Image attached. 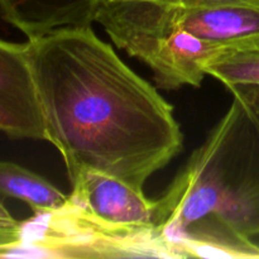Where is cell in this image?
I'll use <instances>...</instances> for the list:
<instances>
[{
  "label": "cell",
  "mask_w": 259,
  "mask_h": 259,
  "mask_svg": "<svg viewBox=\"0 0 259 259\" xmlns=\"http://www.w3.org/2000/svg\"><path fill=\"white\" fill-rule=\"evenodd\" d=\"M46 128L70 182L85 169L143 190L182 149L174 108L96 35L66 27L27 40Z\"/></svg>",
  "instance_id": "cell-1"
},
{
  "label": "cell",
  "mask_w": 259,
  "mask_h": 259,
  "mask_svg": "<svg viewBox=\"0 0 259 259\" xmlns=\"http://www.w3.org/2000/svg\"><path fill=\"white\" fill-rule=\"evenodd\" d=\"M229 90L225 115L157 200L158 224L175 240L212 218L259 250V86Z\"/></svg>",
  "instance_id": "cell-2"
},
{
  "label": "cell",
  "mask_w": 259,
  "mask_h": 259,
  "mask_svg": "<svg viewBox=\"0 0 259 259\" xmlns=\"http://www.w3.org/2000/svg\"><path fill=\"white\" fill-rule=\"evenodd\" d=\"M96 23L114 45L146 63L158 88H199L205 60L222 47L195 37L172 23L168 5L143 0H108Z\"/></svg>",
  "instance_id": "cell-3"
},
{
  "label": "cell",
  "mask_w": 259,
  "mask_h": 259,
  "mask_svg": "<svg viewBox=\"0 0 259 259\" xmlns=\"http://www.w3.org/2000/svg\"><path fill=\"white\" fill-rule=\"evenodd\" d=\"M12 257L180 258L158 227L104 223L66 201L60 209L22 222V239Z\"/></svg>",
  "instance_id": "cell-4"
},
{
  "label": "cell",
  "mask_w": 259,
  "mask_h": 259,
  "mask_svg": "<svg viewBox=\"0 0 259 259\" xmlns=\"http://www.w3.org/2000/svg\"><path fill=\"white\" fill-rule=\"evenodd\" d=\"M0 132L12 138L46 141L28 45L0 38Z\"/></svg>",
  "instance_id": "cell-5"
},
{
  "label": "cell",
  "mask_w": 259,
  "mask_h": 259,
  "mask_svg": "<svg viewBox=\"0 0 259 259\" xmlns=\"http://www.w3.org/2000/svg\"><path fill=\"white\" fill-rule=\"evenodd\" d=\"M68 201L96 219L121 227H157L158 202L143 190L98 171H81L71 181Z\"/></svg>",
  "instance_id": "cell-6"
},
{
  "label": "cell",
  "mask_w": 259,
  "mask_h": 259,
  "mask_svg": "<svg viewBox=\"0 0 259 259\" xmlns=\"http://www.w3.org/2000/svg\"><path fill=\"white\" fill-rule=\"evenodd\" d=\"M168 14L175 25L222 48L259 45V10L168 5Z\"/></svg>",
  "instance_id": "cell-7"
},
{
  "label": "cell",
  "mask_w": 259,
  "mask_h": 259,
  "mask_svg": "<svg viewBox=\"0 0 259 259\" xmlns=\"http://www.w3.org/2000/svg\"><path fill=\"white\" fill-rule=\"evenodd\" d=\"M108 0H0V15L27 35L42 37L66 27H86L96 22Z\"/></svg>",
  "instance_id": "cell-8"
},
{
  "label": "cell",
  "mask_w": 259,
  "mask_h": 259,
  "mask_svg": "<svg viewBox=\"0 0 259 259\" xmlns=\"http://www.w3.org/2000/svg\"><path fill=\"white\" fill-rule=\"evenodd\" d=\"M0 196L25 202L33 214L55 211L68 199L43 176L7 161H0Z\"/></svg>",
  "instance_id": "cell-9"
},
{
  "label": "cell",
  "mask_w": 259,
  "mask_h": 259,
  "mask_svg": "<svg viewBox=\"0 0 259 259\" xmlns=\"http://www.w3.org/2000/svg\"><path fill=\"white\" fill-rule=\"evenodd\" d=\"M204 71L228 89L233 86H259V45L222 48L205 60Z\"/></svg>",
  "instance_id": "cell-10"
},
{
  "label": "cell",
  "mask_w": 259,
  "mask_h": 259,
  "mask_svg": "<svg viewBox=\"0 0 259 259\" xmlns=\"http://www.w3.org/2000/svg\"><path fill=\"white\" fill-rule=\"evenodd\" d=\"M189 7H242L259 10V0H187Z\"/></svg>",
  "instance_id": "cell-11"
},
{
  "label": "cell",
  "mask_w": 259,
  "mask_h": 259,
  "mask_svg": "<svg viewBox=\"0 0 259 259\" xmlns=\"http://www.w3.org/2000/svg\"><path fill=\"white\" fill-rule=\"evenodd\" d=\"M18 220H15L13 218V215L10 214L9 210L5 207V205L3 204V201L0 200V225H14L17 224Z\"/></svg>",
  "instance_id": "cell-12"
},
{
  "label": "cell",
  "mask_w": 259,
  "mask_h": 259,
  "mask_svg": "<svg viewBox=\"0 0 259 259\" xmlns=\"http://www.w3.org/2000/svg\"><path fill=\"white\" fill-rule=\"evenodd\" d=\"M143 2H151V3H157V4L177 7V5H184L187 0H143Z\"/></svg>",
  "instance_id": "cell-13"
}]
</instances>
